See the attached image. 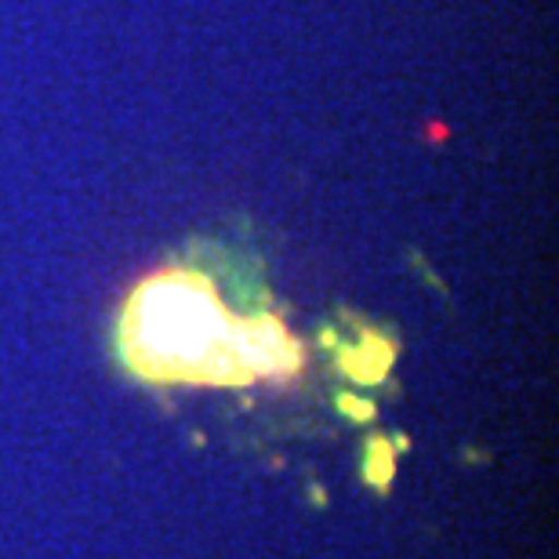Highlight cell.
<instances>
[{"instance_id": "obj_1", "label": "cell", "mask_w": 559, "mask_h": 559, "mask_svg": "<svg viewBox=\"0 0 559 559\" xmlns=\"http://www.w3.org/2000/svg\"><path fill=\"white\" fill-rule=\"evenodd\" d=\"M128 345L142 371L160 378H251L287 364L284 331H233L211 290L182 276L142 287L128 312Z\"/></svg>"}]
</instances>
